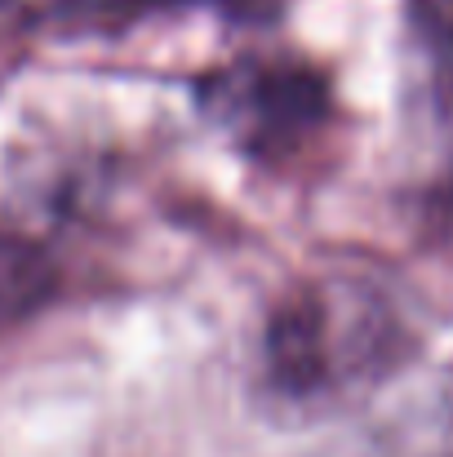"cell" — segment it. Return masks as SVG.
I'll list each match as a JSON object with an SVG mask.
<instances>
[{"label": "cell", "instance_id": "obj_2", "mask_svg": "<svg viewBox=\"0 0 453 457\" xmlns=\"http://www.w3.org/2000/svg\"><path fill=\"white\" fill-rule=\"evenodd\" d=\"M205 112L258 160L302 147L329 116L324 80L285 58H240L205 85Z\"/></svg>", "mask_w": 453, "mask_h": 457}, {"label": "cell", "instance_id": "obj_1", "mask_svg": "<svg viewBox=\"0 0 453 457\" xmlns=\"http://www.w3.org/2000/svg\"><path fill=\"white\" fill-rule=\"evenodd\" d=\"M414 333L387 285L306 276L281 294L258 342V395L276 418L324 422L373 400L409 360Z\"/></svg>", "mask_w": 453, "mask_h": 457}, {"label": "cell", "instance_id": "obj_3", "mask_svg": "<svg viewBox=\"0 0 453 457\" xmlns=\"http://www.w3.org/2000/svg\"><path fill=\"white\" fill-rule=\"evenodd\" d=\"M360 457H453V364L405 386L365 436Z\"/></svg>", "mask_w": 453, "mask_h": 457}, {"label": "cell", "instance_id": "obj_4", "mask_svg": "<svg viewBox=\"0 0 453 457\" xmlns=\"http://www.w3.org/2000/svg\"><path fill=\"white\" fill-rule=\"evenodd\" d=\"M54 280L58 276H54V262L45 258V249H36L31 240H18V236H0V328L31 315L54 294Z\"/></svg>", "mask_w": 453, "mask_h": 457}]
</instances>
